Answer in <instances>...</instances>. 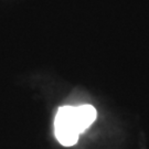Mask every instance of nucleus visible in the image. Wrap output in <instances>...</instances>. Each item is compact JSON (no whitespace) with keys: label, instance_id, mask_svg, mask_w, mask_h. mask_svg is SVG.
<instances>
[{"label":"nucleus","instance_id":"nucleus-1","mask_svg":"<svg viewBox=\"0 0 149 149\" xmlns=\"http://www.w3.org/2000/svg\"><path fill=\"white\" fill-rule=\"evenodd\" d=\"M54 129L55 137L63 146L70 147L77 143L80 132L74 119V107H60L54 120Z\"/></svg>","mask_w":149,"mask_h":149},{"label":"nucleus","instance_id":"nucleus-2","mask_svg":"<svg viewBox=\"0 0 149 149\" xmlns=\"http://www.w3.org/2000/svg\"><path fill=\"white\" fill-rule=\"evenodd\" d=\"M74 119L80 134L83 133L96 119V109L87 104L74 107Z\"/></svg>","mask_w":149,"mask_h":149}]
</instances>
